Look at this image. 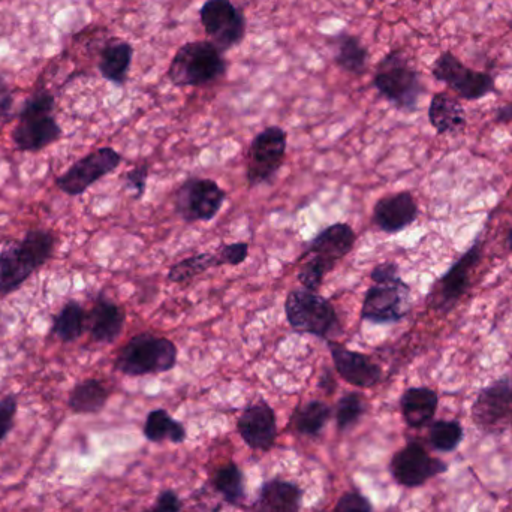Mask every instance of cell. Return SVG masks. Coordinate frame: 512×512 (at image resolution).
Returning a JSON list of instances; mask_svg holds the SVG:
<instances>
[{
  "label": "cell",
  "instance_id": "obj_1",
  "mask_svg": "<svg viewBox=\"0 0 512 512\" xmlns=\"http://www.w3.org/2000/svg\"><path fill=\"white\" fill-rule=\"evenodd\" d=\"M56 249V237L48 230H30L18 242L0 249V297L12 294L36 271L41 270Z\"/></svg>",
  "mask_w": 512,
  "mask_h": 512
},
{
  "label": "cell",
  "instance_id": "obj_2",
  "mask_svg": "<svg viewBox=\"0 0 512 512\" xmlns=\"http://www.w3.org/2000/svg\"><path fill=\"white\" fill-rule=\"evenodd\" d=\"M373 86L397 110L406 113L417 110L424 93L420 72L402 50L385 54L376 66Z\"/></svg>",
  "mask_w": 512,
  "mask_h": 512
},
{
  "label": "cell",
  "instance_id": "obj_3",
  "mask_svg": "<svg viewBox=\"0 0 512 512\" xmlns=\"http://www.w3.org/2000/svg\"><path fill=\"white\" fill-rule=\"evenodd\" d=\"M227 74L224 53L210 41L182 45L168 68V78L177 87H200L215 83Z\"/></svg>",
  "mask_w": 512,
  "mask_h": 512
},
{
  "label": "cell",
  "instance_id": "obj_4",
  "mask_svg": "<svg viewBox=\"0 0 512 512\" xmlns=\"http://www.w3.org/2000/svg\"><path fill=\"white\" fill-rule=\"evenodd\" d=\"M177 358L179 351L173 340L141 333L120 349L114 367L126 376L159 375L173 370Z\"/></svg>",
  "mask_w": 512,
  "mask_h": 512
},
{
  "label": "cell",
  "instance_id": "obj_5",
  "mask_svg": "<svg viewBox=\"0 0 512 512\" xmlns=\"http://www.w3.org/2000/svg\"><path fill=\"white\" fill-rule=\"evenodd\" d=\"M286 321L292 330L333 340L340 331L339 316L327 298L307 289H294L285 301Z\"/></svg>",
  "mask_w": 512,
  "mask_h": 512
},
{
  "label": "cell",
  "instance_id": "obj_6",
  "mask_svg": "<svg viewBox=\"0 0 512 512\" xmlns=\"http://www.w3.org/2000/svg\"><path fill=\"white\" fill-rule=\"evenodd\" d=\"M481 258H483V236L478 234L471 248L433 283L427 295L429 309L441 315L450 313L468 292L472 271Z\"/></svg>",
  "mask_w": 512,
  "mask_h": 512
},
{
  "label": "cell",
  "instance_id": "obj_7",
  "mask_svg": "<svg viewBox=\"0 0 512 512\" xmlns=\"http://www.w3.org/2000/svg\"><path fill=\"white\" fill-rule=\"evenodd\" d=\"M432 75L465 101H480L496 90L495 78L489 72L469 68L451 51H444L436 57Z\"/></svg>",
  "mask_w": 512,
  "mask_h": 512
},
{
  "label": "cell",
  "instance_id": "obj_8",
  "mask_svg": "<svg viewBox=\"0 0 512 512\" xmlns=\"http://www.w3.org/2000/svg\"><path fill=\"white\" fill-rule=\"evenodd\" d=\"M174 209L183 221L209 222L218 216L227 200V192L212 179L186 180L174 192Z\"/></svg>",
  "mask_w": 512,
  "mask_h": 512
},
{
  "label": "cell",
  "instance_id": "obj_9",
  "mask_svg": "<svg viewBox=\"0 0 512 512\" xmlns=\"http://www.w3.org/2000/svg\"><path fill=\"white\" fill-rule=\"evenodd\" d=\"M288 135L280 126H268L252 140L246 164L249 186L264 185L279 173L286 156Z\"/></svg>",
  "mask_w": 512,
  "mask_h": 512
},
{
  "label": "cell",
  "instance_id": "obj_10",
  "mask_svg": "<svg viewBox=\"0 0 512 512\" xmlns=\"http://www.w3.org/2000/svg\"><path fill=\"white\" fill-rule=\"evenodd\" d=\"M201 23L209 41L222 53L242 44L246 38V15L233 0H207L200 9Z\"/></svg>",
  "mask_w": 512,
  "mask_h": 512
},
{
  "label": "cell",
  "instance_id": "obj_11",
  "mask_svg": "<svg viewBox=\"0 0 512 512\" xmlns=\"http://www.w3.org/2000/svg\"><path fill=\"white\" fill-rule=\"evenodd\" d=\"M122 164V155L113 147H101L78 159L56 179V186L69 197H78L89 191L96 182L116 171Z\"/></svg>",
  "mask_w": 512,
  "mask_h": 512
},
{
  "label": "cell",
  "instance_id": "obj_12",
  "mask_svg": "<svg viewBox=\"0 0 512 512\" xmlns=\"http://www.w3.org/2000/svg\"><path fill=\"white\" fill-rule=\"evenodd\" d=\"M471 417L484 433L502 432L512 421V379H496L486 385L472 403Z\"/></svg>",
  "mask_w": 512,
  "mask_h": 512
},
{
  "label": "cell",
  "instance_id": "obj_13",
  "mask_svg": "<svg viewBox=\"0 0 512 512\" xmlns=\"http://www.w3.org/2000/svg\"><path fill=\"white\" fill-rule=\"evenodd\" d=\"M390 472L399 486L415 489L448 472V465L444 460L430 456L429 451L418 442H409L394 454Z\"/></svg>",
  "mask_w": 512,
  "mask_h": 512
},
{
  "label": "cell",
  "instance_id": "obj_14",
  "mask_svg": "<svg viewBox=\"0 0 512 512\" xmlns=\"http://www.w3.org/2000/svg\"><path fill=\"white\" fill-rule=\"evenodd\" d=\"M411 309V286L402 280L391 285H375L367 289L361 306V318L372 324H396Z\"/></svg>",
  "mask_w": 512,
  "mask_h": 512
},
{
  "label": "cell",
  "instance_id": "obj_15",
  "mask_svg": "<svg viewBox=\"0 0 512 512\" xmlns=\"http://www.w3.org/2000/svg\"><path fill=\"white\" fill-rule=\"evenodd\" d=\"M336 372L343 381L357 388H373L382 381V369L366 354L352 351L336 340H327Z\"/></svg>",
  "mask_w": 512,
  "mask_h": 512
},
{
  "label": "cell",
  "instance_id": "obj_16",
  "mask_svg": "<svg viewBox=\"0 0 512 512\" xmlns=\"http://www.w3.org/2000/svg\"><path fill=\"white\" fill-rule=\"evenodd\" d=\"M237 432L252 450H270L277 438V421L273 408L265 400L252 403L237 420Z\"/></svg>",
  "mask_w": 512,
  "mask_h": 512
},
{
  "label": "cell",
  "instance_id": "obj_17",
  "mask_svg": "<svg viewBox=\"0 0 512 512\" xmlns=\"http://www.w3.org/2000/svg\"><path fill=\"white\" fill-rule=\"evenodd\" d=\"M17 117L18 123L12 129L11 138L20 152H41L62 137V128L53 114Z\"/></svg>",
  "mask_w": 512,
  "mask_h": 512
},
{
  "label": "cell",
  "instance_id": "obj_18",
  "mask_svg": "<svg viewBox=\"0 0 512 512\" xmlns=\"http://www.w3.org/2000/svg\"><path fill=\"white\" fill-rule=\"evenodd\" d=\"M420 215L417 201L411 192L387 195L375 204L373 224L387 234H397L417 221Z\"/></svg>",
  "mask_w": 512,
  "mask_h": 512
},
{
  "label": "cell",
  "instance_id": "obj_19",
  "mask_svg": "<svg viewBox=\"0 0 512 512\" xmlns=\"http://www.w3.org/2000/svg\"><path fill=\"white\" fill-rule=\"evenodd\" d=\"M357 236L351 225L334 224L322 230L312 242L307 243L306 251L301 258L321 259L331 267L336 268L337 262L342 261L354 249Z\"/></svg>",
  "mask_w": 512,
  "mask_h": 512
},
{
  "label": "cell",
  "instance_id": "obj_20",
  "mask_svg": "<svg viewBox=\"0 0 512 512\" xmlns=\"http://www.w3.org/2000/svg\"><path fill=\"white\" fill-rule=\"evenodd\" d=\"M125 322V309L104 294H99L87 315V330L93 342L111 345L119 339Z\"/></svg>",
  "mask_w": 512,
  "mask_h": 512
},
{
  "label": "cell",
  "instance_id": "obj_21",
  "mask_svg": "<svg viewBox=\"0 0 512 512\" xmlns=\"http://www.w3.org/2000/svg\"><path fill=\"white\" fill-rule=\"evenodd\" d=\"M439 396L429 387H411L400 397L403 420L411 429H423L435 420Z\"/></svg>",
  "mask_w": 512,
  "mask_h": 512
},
{
  "label": "cell",
  "instance_id": "obj_22",
  "mask_svg": "<svg viewBox=\"0 0 512 512\" xmlns=\"http://www.w3.org/2000/svg\"><path fill=\"white\" fill-rule=\"evenodd\" d=\"M429 122L438 135H456L468 125L465 108L447 92L433 95L429 105Z\"/></svg>",
  "mask_w": 512,
  "mask_h": 512
},
{
  "label": "cell",
  "instance_id": "obj_23",
  "mask_svg": "<svg viewBox=\"0 0 512 512\" xmlns=\"http://www.w3.org/2000/svg\"><path fill=\"white\" fill-rule=\"evenodd\" d=\"M303 490L291 481H267L259 490L255 512H300Z\"/></svg>",
  "mask_w": 512,
  "mask_h": 512
},
{
  "label": "cell",
  "instance_id": "obj_24",
  "mask_svg": "<svg viewBox=\"0 0 512 512\" xmlns=\"http://www.w3.org/2000/svg\"><path fill=\"white\" fill-rule=\"evenodd\" d=\"M134 47L122 39H111L101 53L99 72L105 80L116 86H123L128 80Z\"/></svg>",
  "mask_w": 512,
  "mask_h": 512
},
{
  "label": "cell",
  "instance_id": "obj_25",
  "mask_svg": "<svg viewBox=\"0 0 512 512\" xmlns=\"http://www.w3.org/2000/svg\"><path fill=\"white\" fill-rule=\"evenodd\" d=\"M334 62L349 74L363 75L369 65V50L361 42L358 36L351 35L348 32H340L334 36Z\"/></svg>",
  "mask_w": 512,
  "mask_h": 512
},
{
  "label": "cell",
  "instance_id": "obj_26",
  "mask_svg": "<svg viewBox=\"0 0 512 512\" xmlns=\"http://www.w3.org/2000/svg\"><path fill=\"white\" fill-rule=\"evenodd\" d=\"M110 399V391L104 382L89 378L78 382L69 393L68 406L74 414H99Z\"/></svg>",
  "mask_w": 512,
  "mask_h": 512
},
{
  "label": "cell",
  "instance_id": "obj_27",
  "mask_svg": "<svg viewBox=\"0 0 512 512\" xmlns=\"http://www.w3.org/2000/svg\"><path fill=\"white\" fill-rule=\"evenodd\" d=\"M87 328V313L77 300H69L54 315L51 333L63 343H72L83 336Z\"/></svg>",
  "mask_w": 512,
  "mask_h": 512
},
{
  "label": "cell",
  "instance_id": "obj_28",
  "mask_svg": "<svg viewBox=\"0 0 512 512\" xmlns=\"http://www.w3.org/2000/svg\"><path fill=\"white\" fill-rule=\"evenodd\" d=\"M143 432L147 441L153 442V444L164 441L182 444L186 439L185 426L174 420L165 409H155L147 415Z\"/></svg>",
  "mask_w": 512,
  "mask_h": 512
},
{
  "label": "cell",
  "instance_id": "obj_29",
  "mask_svg": "<svg viewBox=\"0 0 512 512\" xmlns=\"http://www.w3.org/2000/svg\"><path fill=\"white\" fill-rule=\"evenodd\" d=\"M331 408L321 400H310L298 406L291 417V424L295 432L303 436H318L330 421Z\"/></svg>",
  "mask_w": 512,
  "mask_h": 512
},
{
  "label": "cell",
  "instance_id": "obj_30",
  "mask_svg": "<svg viewBox=\"0 0 512 512\" xmlns=\"http://www.w3.org/2000/svg\"><path fill=\"white\" fill-rule=\"evenodd\" d=\"M213 484L228 504L240 505L246 499L245 475L236 463H227L219 468L213 478Z\"/></svg>",
  "mask_w": 512,
  "mask_h": 512
},
{
  "label": "cell",
  "instance_id": "obj_31",
  "mask_svg": "<svg viewBox=\"0 0 512 512\" xmlns=\"http://www.w3.org/2000/svg\"><path fill=\"white\" fill-rule=\"evenodd\" d=\"M465 439V429L457 420H438L430 423L429 442L439 453H454Z\"/></svg>",
  "mask_w": 512,
  "mask_h": 512
},
{
  "label": "cell",
  "instance_id": "obj_32",
  "mask_svg": "<svg viewBox=\"0 0 512 512\" xmlns=\"http://www.w3.org/2000/svg\"><path fill=\"white\" fill-rule=\"evenodd\" d=\"M213 267H218L215 252L213 254L204 252V254L189 256V258L177 262V264L170 268L167 280L171 283L189 282V280L201 276V274L206 273L207 270Z\"/></svg>",
  "mask_w": 512,
  "mask_h": 512
},
{
  "label": "cell",
  "instance_id": "obj_33",
  "mask_svg": "<svg viewBox=\"0 0 512 512\" xmlns=\"http://www.w3.org/2000/svg\"><path fill=\"white\" fill-rule=\"evenodd\" d=\"M366 412V399L360 393H346L340 397L336 408V424L339 432L354 427Z\"/></svg>",
  "mask_w": 512,
  "mask_h": 512
},
{
  "label": "cell",
  "instance_id": "obj_34",
  "mask_svg": "<svg viewBox=\"0 0 512 512\" xmlns=\"http://www.w3.org/2000/svg\"><path fill=\"white\" fill-rule=\"evenodd\" d=\"M333 270L334 267H331L327 262L309 256V259L304 262L303 267L298 271V282L307 291L318 292L322 283H324L325 276Z\"/></svg>",
  "mask_w": 512,
  "mask_h": 512
},
{
  "label": "cell",
  "instance_id": "obj_35",
  "mask_svg": "<svg viewBox=\"0 0 512 512\" xmlns=\"http://www.w3.org/2000/svg\"><path fill=\"white\" fill-rule=\"evenodd\" d=\"M54 96L48 90H38L30 95L23 104L18 116H32V114H53Z\"/></svg>",
  "mask_w": 512,
  "mask_h": 512
},
{
  "label": "cell",
  "instance_id": "obj_36",
  "mask_svg": "<svg viewBox=\"0 0 512 512\" xmlns=\"http://www.w3.org/2000/svg\"><path fill=\"white\" fill-rule=\"evenodd\" d=\"M249 255V245L246 242L231 243V245H222L218 251L215 252L216 262L218 267L224 265H237L243 264Z\"/></svg>",
  "mask_w": 512,
  "mask_h": 512
},
{
  "label": "cell",
  "instance_id": "obj_37",
  "mask_svg": "<svg viewBox=\"0 0 512 512\" xmlns=\"http://www.w3.org/2000/svg\"><path fill=\"white\" fill-rule=\"evenodd\" d=\"M18 400L14 394L0 399V444L5 441L6 436L14 429L15 415H17Z\"/></svg>",
  "mask_w": 512,
  "mask_h": 512
},
{
  "label": "cell",
  "instance_id": "obj_38",
  "mask_svg": "<svg viewBox=\"0 0 512 512\" xmlns=\"http://www.w3.org/2000/svg\"><path fill=\"white\" fill-rule=\"evenodd\" d=\"M334 512H373L372 504L360 492H348L340 496Z\"/></svg>",
  "mask_w": 512,
  "mask_h": 512
},
{
  "label": "cell",
  "instance_id": "obj_39",
  "mask_svg": "<svg viewBox=\"0 0 512 512\" xmlns=\"http://www.w3.org/2000/svg\"><path fill=\"white\" fill-rule=\"evenodd\" d=\"M147 177H149V164L141 162L129 170L125 176L126 188L135 192V198L141 200L147 188Z\"/></svg>",
  "mask_w": 512,
  "mask_h": 512
},
{
  "label": "cell",
  "instance_id": "obj_40",
  "mask_svg": "<svg viewBox=\"0 0 512 512\" xmlns=\"http://www.w3.org/2000/svg\"><path fill=\"white\" fill-rule=\"evenodd\" d=\"M370 279L378 285H391V283H399L403 280L396 262H382V264L376 265L370 273Z\"/></svg>",
  "mask_w": 512,
  "mask_h": 512
},
{
  "label": "cell",
  "instance_id": "obj_41",
  "mask_svg": "<svg viewBox=\"0 0 512 512\" xmlns=\"http://www.w3.org/2000/svg\"><path fill=\"white\" fill-rule=\"evenodd\" d=\"M182 511V501L174 490H164L156 499L155 507L152 510L143 512H180Z\"/></svg>",
  "mask_w": 512,
  "mask_h": 512
},
{
  "label": "cell",
  "instance_id": "obj_42",
  "mask_svg": "<svg viewBox=\"0 0 512 512\" xmlns=\"http://www.w3.org/2000/svg\"><path fill=\"white\" fill-rule=\"evenodd\" d=\"M12 105H14V96H12L11 87L0 77V120L2 122L12 119Z\"/></svg>",
  "mask_w": 512,
  "mask_h": 512
},
{
  "label": "cell",
  "instance_id": "obj_43",
  "mask_svg": "<svg viewBox=\"0 0 512 512\" xmlns=\"http://www.w3.org/2000/svg\"><path fill=\"white\" fill-rule=\"evenodd\" d=\"M496 123H501V125H507V123L512 122V101L510 104L504 105V107L499 108L498 113H496Z\"/></svg>",
  "mask_w": 512,
  "mask_h": 512
},
{
  "label": "cell",
  "instance_id": "obj_44",
  "mask_svg": "<svg viewBox=\"0 0 512 512\" xmlns=\"http://www.w3.org/2000/svg\"><path fill=\"white\" fill-rule=\"evenodd\" d=\"M507 245H508V248H510V251H512V228L510 230V233H508Z\"/></svg>",
  "mask_w": 512,
  "mask_h": 512
}]
</instances>
